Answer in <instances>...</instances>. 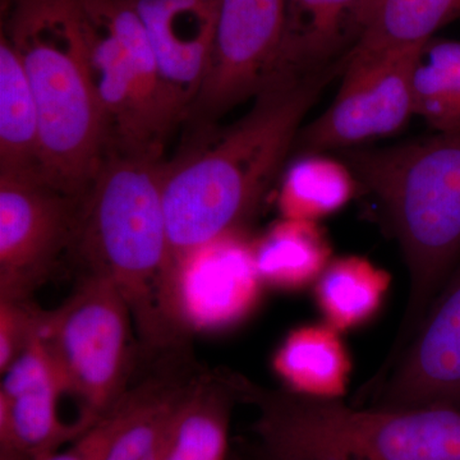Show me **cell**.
I'll use <instances>...</instances> for the list:
<instances>
[{"label": "cell", "instance_id": "d6986e66", "mask_svg": "<svg viewBox=\"0 0 460 460\" xmlns=\"http://www.w3.org/2000/svg\"><path fill=\"white\" fill-rule=\"evenodd\" d=\"M460 18V0H371L365 27L344 62L410 49Z\"/></svg>", "mask_w": 460, "mask_h": 460}, {"label": "cell", "instance_id": "7a4b0ae2", "mask_svg": "<svg viewBox=\"0 0 460 460\" xmlns=\"http://www.w3.org/2000/svg\"><path fill=\"white\" fill-rule=\"evenodd\" d=\"M168 165L159 154L108 153L81 201L71 246L84 272L102 275L119 289L142 349L155 356L181 349L186 341L162 307Z\"/></svg>", "mask_w": 460, "mask_h": 460}, {"label": "cell", "instance_id": "8fae6325", "mask_svg": "<svg viewBox=\"0 0 460 460\" xmlns=\"http://www.w3.org/2000/svg\"><path fill=\"white\" fill-rule=\"evenodd\" d=\"M377 385V407L460 408V265Z\"/></svg>", "mask_w": 460, "mask_h": 460}, {"label": "cell", "instance_id": "603a6c76", "mask_svg": "<svg viewBox=\"0 0 460 460\" xmlns=\"http://www.w3.org/2000/svg\"><path fill=\"white\" fill-rule=\"evenodd\" d=\"M411 93L414 115L436 133L460 131V41L431 38L420 45Z\"/></svg>", "mask_w": 460, "mask_h": 460}, {"label": "cell", "instance_id": "9a60e30c", "mask_svg": "<svg viewBox=\"0 0 460 460\" xmlns=\"http://www.w3.org/2000/svg\"><path fill=\"white\" fill-rule=\"evenodd\" d=\"M198 372L174 363L128 387L122 419L104 460H163L178 411Z\"/></svg>", "mask_w": 460, "mask_h": 460}, {"label": "cell", "instance_id": "6da1fadb", "mask_svg": "<svg viewBox=\"0 0 460 460\" xmlns=\"http://www.w3.org/2000/svg\"><path fill=\"white\" fill-rule=\"evenodd\" d=\"M343 72L341 63L305 75L279 74L255 98L252 108L228 129L214 126L169 163L164 214L168 255L162 307L172 316V289L181 266L215 239L239 232L255 214L296 145L305 115L321 90Z\"/></svg>", "mask_w": 460, "mask_h": 460}, {"label": "cell", "instance_id": "3957f363", "mask_svg": "<svg viewBox=\"0 0 460 460\" xmlns=\"http://www.w3.org/2000/svg\"><path fill=\"white\" fill-rule=\"evenodd\" d=\"M345 163L385 210L408 274L405 314L385 367L420 328L460 259V131L350 148Z\"/></svg>", "mask_w": 460, "mask_h": 460}, {"label": "cell", "instance_id": "ffe728a7", "mask_svg": "<svg viewBox=\"0 0 460 460\" xmlns=\"http://www.w3.org/2000/svg\"><path fill=\"white\" fill-rule=\"evenodd\" d=\"M263 286L298 290L316 283L332 261V246L319 223L284 219L253 243Z\"/></svg>", "mask_w": 460, "mask_h": 460}, {"label": "cell", "instance_id": "e0dca14e", "mask_svg": "<svg viewBox=\"0 0 460 460\" xmlns=\"http://www.w3.org/2000/svg\"><path fill=\"white\" fill-rule=\"evenodd\" d=\"M235 401L233 372H198L178 411L163 460H226L230 410Z\"/></svg>", "mask_w": 460, "mask_h": 460}, {"label": "cell", "instance_id": "ac0fdd59", "mask_svg": "<svg viewBox=\"0 0 460 460\" xmlns=\"http://www.w3.org/2000/svg\"><path fill=\"white\" fill-rule=\"evenodd\" d=\"M0 172L44 175L38 102L21 58L3 31L0 32Z\"/></svg>", "mask_w": 460, "mask_h": 460}, {"label": "cell", "instance_id": "8992f818", "mask_svg": "<svg viewBox=\"0 0 460 460\" xmlns=\"http://www.w3.org/2000/svg\"><path fill=\"white\" fill-rule=\"evenodd\" d=\"M132 326L131 308L113 281L87 272L59 307L47 311L41 337L87 429L128 390Z\"/></svg>", "mask_w": 460, "mask_h": 460}, {"label": "cell", "instance_id": "cb8c5ba5", "mask_svg": "<svg viewBox=\"0 0 460 460\" xmlns=\"http://www.w3.org/2000/svg\"><path fill=\"white\" fill-rule=\"evenodd\" d=\"M47 311L32 298L0 296V371L5 372L40 334Z\"/></svg>", "mask_w": 460, "mask_h": 460}, {"label": "cell", "instance_id": "277c9868", "mask_svg": "<svg viewBox=\"0 0 460 460\" xmlns=\"http://www.w3.org/2000/svg\"><path fill=\"white\" fill-rule=\"evenodd\" d=\"M2 31L38 102L45 178L83 199L108 151L90 77L84 0H5Z\"/></svg>", "mask_w": 460, "mask_h": 460}, {"label": "cell", "instance_id": "d4e9b609", "mask_svg": "<svg viewBox=\"0 0 460 460\" xmlns=\"http://www.w3.org/2000/svg\"><path fill=\"white\" fill-rule=\"evenodd\" d=\"M122 419V399L93 428L75 438L63 452L51 453L39 460H104Z\"/></svg>", "mask_w": 460, "mask_h": 460}, {"label": "cell", "instance_id": "30bf717a", "mask_svg": "<svg viewBox=\"0 0 460 460\" xmlns=\"http://www.w3.org/2000/svg\"><path fill=\"white\" fill-rule=\"evenodd\" d=\"M242 230L228 233L183 262L172 289V314L181 332H215L237 325L259 304L263 283L253 244Z\"/></svg>", "mask_w": 460, "mask_h": 460}, {"label": "cell", "instance_id": "7402d4cb", "mask_svg": "<svg viewBox=\"0 0 460 460\" xmlns=\"http://www.w3.org/2000/svg\"><path fill=\"white\" fill-rule=\"evenodd\" d=\"M358 181L347 163L321 153L304 154L286 171L278 206L284 219L319 223L353 199Z\"/></svg>", "mask_w": 460, "mask_h": 460}, {"label": "cell", "instance_id": "5bb4252c", "mask_svg": "<svg viewBox=\"0 0 460 460\" xmlns=\"http://www.w3.org/2000/svg\"><path fill=\"white\" fill-rule=\"evenodd\" d=\"M371 0H284L279 74L305 75L337 65L353 49Z\"/></svg>", "mask_w": 460, "mask_h": 460}, {"label": "cell", "instance_id": "7c38bea8", "mask_svg": "<svg viewBox=\"0 0 460 460\" xmlns=\"http://www.w3.org/2000/svg\"><path fill=\"white\" fill-rule=\"evenodd\" d=\"M159 66L172 123L186 120L213 54L223 0H133Z\"/></svg>", "mask_w": 460, "mask_h": 460}, {"label": "cell", "instance_id": "44dd1931", "mask_svg": "<svg viewBox=\"0 0 460 460\" xmlns=\"http://www.w3.org/2000/svg\"><path fill=\"white\" fill-rule=\"evenodd\" d=\"M390 287V275L361 256L332 259L314 283L323 323L349 332L376 316Z\"/></svg>", "mask_w": 460, "mask_h": 460}, {"label": "cell", "instance_id": "484cf974", "mask_svg": "<svg viewBox=\"0 0 460 460\" xmlns=\"http://www.w3.org/2000/svg\"><path fill=\"white\" fill-rule=\"evenodd\" d=\"M0 2H2V3H3V2H5V0H0Z\"/></svg>", "mask_w": 460, "mask_h": 460}, {"label": "cell", "instance_id": "4fadbf2b", "mask_svg": "<svg viewBox=\"0 0 460 460\" xmlns=\"http://www.w3.org/2000/svg\"><path fill=\"white\" fill-rule=\"evenodd\" d=\"M2 375L0 441L5 459L39 460L81 435L60 417L65 387L41 332Z\"/></svg>", "mask_w": 460, "mask_h": 460}, {"label": "cell", "instance_id": "52a82bcc", "mask_svg": "<svg viewBox=\"0 0 460 460\" xmlns=\"http://www.w3.org/2000/svg\"><path fill=\"white\" fill-rule=\"evenodd\" d=\"M81 201L41 172H0V296L32 298L71 250Z\"/></svg>", "mask_w": 460, "mask_h": 460}, {"label": "cell", "instance_id": "9c48e42d", "mask_svg": "<svg viewBox=\"0 0 460 460\" xmlns=\"http://www.w3.org/2000/svg\"><path fill=\"white\" fill-rule=\"evenodd\" d=\"M419 47L343 62L334 102L299 131L304 154L350 150L401 131L414 115L411 74Z\"/></svg>", "mask_w": 460, "mask_h": 460}, {"label": "cell", "instance_id": "2e32d148", "mask_svg": "<svg viewBox=\"0 0 460 460\" xmlns=\"http://www.w3.org/2000/svg\"><path fill=\"white\" fill-rule=\"evenodd\" d=\"M271 367L288 392L341 401L349 384L352 359L341 332L323 323L292 330L275 350Z\"/></svg>", "mask_w": 460, "mask_h": 460}, {"label": "cell", "instance_id": "5b68a950", "mask_svg": "<svg viewBox=\"0 0 460 460\" xmlns=\"http://www.w3.org/2000/svg\"><path fill=\"white\" fill-rule=\"evenodd\" d=\"M268 460H460V408H356L235 375Z\"/></svg>", "mask_w": 460, "mask_h": 460}, {"label": "cell", "instance_id": "ba28073f", "mask_svg": "<svg viewBox=\"0 0 460 460\" xmlns=\"http://www.w3.org/2000/svg\"><path fill=\"white\" fill-rule=\"evenodd\" d=\"M284 0H223L213 54L186 120L196 132L257 95L278 75Z\"/></svg>", "mask_w": 460, "mask_h": 460}]
</instances>
